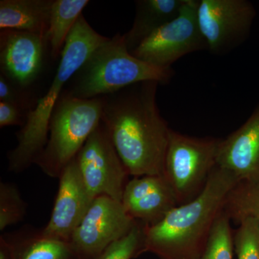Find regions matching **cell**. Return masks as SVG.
<instances>
[{"label":"cell","instance_id":"cell-1","mask_svg":"<svg viewBox=\"0 0 259 259\" xmlns=\"http://www.w3.org/2000/svg\"><path fill=\"white\" fill-rule=\"evenodd\" d=\"M158 85L144 81L105 97L102 122L129 176L163 175L171 129L156 103Z\"/></svg>","mask_w":259,"mask_h":259},{"label":"cell","instance_id":"cell-2","mask_svg":"<svg viewBox=\"0 0 259 259\" xmlns=\"http://www.w3.org/2000/svg\"><path fill=\"white\" fill-rule=\"evenodd\" d=\"M238 182L231 171L216 166L195 199L177 206L158 223L144 225L143 253L161 259H199L227 196Z\"/></svg>","mask_w":259,"mask_h":259},{"label":"cell","instance_id":"cell-3","mask_svg":"<svg viewBox=\"0 0 259 259\" xmlns=\"http://www.w3.org/2000/svg\"><path fill=\"white\" fill-rule=\"evenodd\" d=\"M108 37L95 31L81 15L66 39L57 71L47 93L26 113L18 144L8 154V170L20 173L35 164L49 139L51 116L63 90L88 58Z\"/></svg>","mask_w":259,"mask_h":259},{"label":"cell","instance_id":"cell-4","mask_svg":"<svg viewBox=\"0 0 259 259\" xmlns=\"http://www.w3.org/2000/svg\"><path fill=\"white\" fill-rule=\"evenodd\" d=\"M76 74L78 77L69 95L92 99L113 95L144 81L167 84L175 71L135 57L127 49L124 35L117 33L100 44Z\"/></svg>","mask_w":259,"mask_h":259},{"label":"cell","instance_id":"cell-5","mask_svg":"<svg viewBox=\"0 0 259 259\" xmlns=\"http://www.w3.org/2000/svg\"><path fill=\"white\" fill-rule=\"evenodd\" d=\"M105 97H61L51 116L49 139L35 164L47 176L59 178L102 122Z\"/></svg>","mask_w":259,"mask_h":259},{"label":"cell","instance_id":"cell-6","mask_svg":"<svg viewBox=\"0 0 259 259\" xmlns=\"http://www.w3.org/2000/svg\"><path fill=\"white\" fill-rule=\"evenodd\" d=\"M220 141L171 130L162 175L173 190L178 205L193 200L203 191L217 166Z\"/></svg>","mask_w":259,"mask_h":259},{"label":"cell","instance_id":"cell-7","mask_svg":"<svg viewBox=\"0 0 259 259\" xmlns=\"http://www.w3.org/2000/svg\"><path fill=\"white\" fill-rule=\"evenodd\" d=\"M199 1L186 0L177 18L151 34L131 54L148 64L169 69L186 55L208 50L197 21Z\"/></svg>","mask_w":259,"mask_h":259},{"label":"cell","instance_id":"cell-8","mask_svg":"<svg viewBox=\"0 0 259 259\" xmlns=\"http://www.w3.org/2000/svg\"><path fill=\"white\" fill-rule=\"evenodd\" d=\"M76 161L83 183L94 198L107 196L122 201L129 175L103 122L90 136Z\"/></svg>","mask_w":259,"mask_h":259},{"label":"cell","instance_id":"cell-9","mask_svg":"<svg viewBox=\"0 0 259 259\" xmlns=\"http://www.w3.org/2000/svg\"><path fill=\"white\" fill-rule=\"evenodd\" d=\"M256 16L247 0H199L197 21L208 51L223 56L236 49L249 35Z\"/></svg>","mask_w":259,"mask_h":259},{"label":"cell","instance_id":"cell-10","mask_svg":"<svg viewBox=\"0 0 259 259\" xmlns=\"http://www.w3.org/2000/svg\"><path fill=\"white\" fill-rule=\"evenodd\" d=\"M138 223L126 212L122 202L100 196L94 199L69 243L77 259H97Z\"/></svg>","mask_w":259,"mask_h":259},{"label":"cell","instance_id":"cell-11","mask_svg":"<svg viewBox=\"0 0 259 259\" xmlns=\"http://www.w3.org/2000/svg\"><path fill=\"white\" fill-rule=\"evenodd\" d=\"M59 179V190L51 218L41 233L69 243L95 198L83 183L76 158L65 167Z\"/></svg>","mask_w":259,"mask_h":259},{"label":"cell","instance_id":"cell-12","mask_svg":"<svg viewBox=\"0 0 259 259\" xmlns=\"http://www.w3.org/2000/svg\"><path fill=\"white\" fill-rule=\"evenodd\" d=\"M47 45V37L40 34L1 30L2 74L22 88L31 84L41 71Z\"/></svg>","mask_w":259,"mask_h":259},{"label":"cell","instance_id":"cell-13","mask_svg":"<svg viewBox=\"0 0 259 259\" xmlns=\"http://www.w3.org/2000/svg\"><path fill=\"white\" fill-rule=\"evenodd\" d=\"M217 166L231 171L239 182L259 183V103L239 128L221 139Z\"/></svg>","mask_w":259,"mask_h":259},{"label":"cell","instance_id":"cell-14","mask_svg":"<svg viewBox=\"0 0 259 259\" xmlns=\"http://www.w3.org/2000/svg\"><path fill=\"white\" fill-rule=\"evenodd\" d=\"M121 202L130 217L145 226L158 223L178 206L163 175L134 177L126 184Z\"/></svg>","mask_w":259,"mask_h":259},{"label":"cell","instance_id":"cell-15","mask_svg":"<svg viewBox=\"0 0 259 259\" xmlns=\"http://www.w3.org/2000/svg\"><path fill=\"white\" fill-rule=\"evenodd\" d=\"M186 0H139L132 28L124 34L126 45L133 51L158 29L180 14Z\"/></svg>","mask_w":259,"mask_h":259},{"label":"cell","instance_id":"cell-16","mask_svg":"<svg viewBox=\"0 0 259 259\" xmlns=\"http://www.w3.org/2000/svg\"><path fill=\"white\" fill-rule=\"evenodd\" d=\"M54 0H1L0 28L40 34L47 37Z\"/></svg>","mask_w":259,"mask_h":259},{"label":"cell","instance_id":"cell-17","mask_svg":"<svg viewBox=\"0 0 259 259\" xmlns=\"http://www.w3.org/2000/svg\"><path fill=\"white\" fill-rule=\"evenodd\" d=\"M6 239L14 259H77L69 242L44 236L41 231Z\"/></svg>","mask_w":259,"mask_h":259},{"label":"cell","instance_id":"cell-18","mask_svg":"<svg viewBox=\"0 0 259 259\" xmlns=\"http://www.w3.org/2000/svg\"><path fill=\"white\" fill-rule=\"evenodd\" d=\"M89 3L88 0L53 2L47 35V44L53 58L56 59L61 55L66 39Z\"/></svg>","mask_w":259,"mask_h":259},{"label":"cell","instance_id":"cell-19","mask_svg":"<svg viewBox=\"0 0 259 259\" xmlns=\"http://www.w3.org/2000/svg\"><path fill=\"white\" fill-rule=\"evenodd\" d=\"M223 210L238 224L246 218L259 224V183L238 182L227 196Z\"/></svg>","mask_w":259,"mask_h":259},{"label":"cell","instance_id":"cell-20","mask_svg":"<svg viewBox=\"0 0 259 259\" xmlns=\"http://www.w3.org/2000/svg\"><path fill=\"white\" fill-rule=\"evenodd\" d=\"M231 221L224 210L220 214L199 259H233L234 235Z\"/></svg>","mask_w":259,"mask_h":259},{"label":"cell","instance_id":"cell-21","mask_svg":"<svg viewBox=\"0 0 259 259\" xmlns=\"http://www.w3.org/2000/svg\"><path fill=\"white\" fill-rule=\"evenodd\" d=\"M27 204L14 184L0 183V231L23 221Z\"/></svg>","mask_w":259,"mask_h":259},{"label":"cell","instance_id":"cell-22","mask_svg":"<svg viewBox=\"0 0 259 259\" xmlns=\"http://www.w3.org/2000/svg\"><path fill=\"white\" fill-rule=\"evenodd\" d=\"M144 225L141 223L123 238L114 242L97 259H132L143 253Z\"/></svg>","mask_w":259,"mask_h":259},{"label":"cell","instance_id":"cell-23","mask_svg":"<svg viewBox=\"0 0 259 259\" xmlns=\"http://www.w3.org/2000/svg\"><path fill=\"white\" fill-rule=\"evenodd\" d=\"M235 251L238 259H259V224L253 218L239 223L234 234Z\"/></svg>","mask_w":259,"mask_h":259},{"label":"cell","instance_id":"cell-24","mask_svg":"<svg viewBox=\"0 0 259 259\" xmlns=\"http://www.w3.org/2000/svg\"><path fill=\"white\" fill-rule=\"evenodd\" d=\"M15 83L6 76L0 75V102H8L18 107L22 110L28 105V97L15 88Z\"/></svg>","mask_w":259,"mask_h":259},{"label":"cell","instance_id":"cell-25","mask_svg":"<svg viewBox=\"0 0 259 259\" xmlns=\"http://www.w3.org/2000/svg\"><path fill=\"white\" fill-rule=\"evenodd\" d=\"M23 110L8 102H0V127L23 125Z\"/></svg>","mask_w":259,"mask_h":259},{"label":"cell","instance_id":"cell-26","mask_svg":"<svg viewBox=\"0 0 259 259\" xmlns=\"http://www.w3.org/2000/svg\"><path fill=\"white\" fill-rule=\"evenodd\" d=\"M0 259H14L11 245L4 236L0 237Z\"/></svg>","mask_w":259,"mask_h":259}]
</instances>
